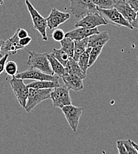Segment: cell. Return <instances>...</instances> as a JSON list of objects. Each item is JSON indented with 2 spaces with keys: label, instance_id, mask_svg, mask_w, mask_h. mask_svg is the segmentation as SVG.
Here are the masks:
<instances>
[{
  "label": "cell",
  "instance_id": "obj_1",
  "mask_svg": "<svg viewBox=\"0 0 138 154\" xmlns=\"http://www.w3.org/2000/svg\"><path fill=\"white\" fill-rule=\"evenodd\" d=\"M27 52L29 54L28 59L26 62L27 65L32 68L38 69L45 74L54 75L47 57L48 54H40L28 50H27Z\"/></svg>",
  "mask_w": 138,
  "mask_h": 154
},
{
  "label": "cell",
  "instance_id": "obj_2",
  "mask_svg": "<svg viewBox=\"0 0 138 154\" xmlns=\"http://www.w3.org/2000/svg\"><path fill=\"white\" fill-rule=\"evenodd\" d=\"M53 89H37L29 88V94L24 110L27 113L31 111L42 101L50 98Z\"/></svg>",
  "mask_w": 138,
  "mask_h": 154
},
{
  "label": "cell",
  "instance_id": "obj_3",
  "mask_svg": "<svg viewBox=\"0 0 138 154\" xmlns=\"http://www.w3.org/2000/svg\"><path fill=\"white\" fill-rule=\"evenodd\" d=\"M70 10L76 19L89 13L98 12L92 0H70Z\"/></svg>",
  "mask_w": 138,
  "mask_h": 154
},
{
  "label": "cell",
  "instance_id": "obj_4",
  "mask_svg": "<svg viewBox=\"0 0 138 154\" xmlns=\"http://www.w3.org/2000/svg\"><path fill=\"white\" fill-rule=\"evenodd\" d=\"M97 8L99 14L104 19L108 24H111L116 26H123L129 29H133L132 24L124 18V17L118 12L116 8L101 9Z\"/></svg>",
  "mask_w": 138,
  "mask_h": 154
},
{
  "label": "cell",
  "instance_id": "obj_5",
  "mask_svg": "<svg viewBox=\"0 0 138 154\" xmlns=\"http://www.w3.org/2000/svg\"><path fill=\"white\" fill-rule=\"evenodd\" d=\"M25 4L30 15L34 24V27L37 31H38L42 36V40L44 41H47L48 38L47 34V29L48 27L47 20L40 15V14L35 8L29 0H26Z\"/></svg>",
  "mask_w": 138,
  "mask_h": 154
},
{
  "label": "cell",
  "instance_id": "obj_6",
  "mask_svg": "<svg viewBox=\"0 0 138 154\" xmlns=\"http://www.w3.org/2000/svg\"><path fill=\"white\" fill-rule=\"evenodd\" d=\"M69 91L70 89L64 85L53 88L50 97L53 106L62 109L65 106L72 104Z\"/></svg>",
  "mask_w": 138,
  "mask_h": 154
},
{
  "label": "cell",
  "instance_id": "obj_7",
  "mask_svg": "<svg viewBox=\"0 0 138 154\" xmlns=\"http://www.w3.org/2000/svg\"><path fill=\"white\" fill-rule=\"evenodd\" d=\"M9 83L20 106L24 108L29 94V88L27 85L24 83L23 79L16 77H12Z\"/></svg>",
  "mask_w": 138,
  "mask_h": 154
},
{
  "label": "cell",
  "instance_id": "obj_8",
  "mask_svg": "<svg viewBox=\"0 0 138 154\" xmlns=\"http://www.w3.org/2000/svg\"><path fill=\"white\" fill-rule=\"evenodd\" d=\"M61 109L70 128L74 132H76L78 130L80 118L83 112V109L70 104L64 106Z\"/></svg>",
  "mask_w": 138,
  "mask_h": 154
},
{
  "label": "cell",
  "instance_id": "obj_9",
  "mask_svg": "<svg viewBox=\"0 0 138 154\" xmlns=\"http://www.w3.org/2000/svg\"><path fill=\"white\" fill-rule=\"evenodd\" d=\"M108 23L98 13L88 14L82 17L80 20L75 24L76 27L94 29L100 26L107 25Z\"/></svg>",
  "mask_w": 138,
  "mask_h": 154
},
{
  "label": "cell",
  "instance_id": "obj_10",
  "mask_svg": "<svg viewBox=\"0 0 138 154\" xmlns=\"http://www.w3.org/2000/svg\"><path fill=\"white\" fill-rule=\"evenodd\" d=\"M14 77L22 79H33L35 81L47 80L59 81V77L56 75H48L40 71L38 69L32 68L24 72L18 73Z\"/></svg>",
  "mask_w": 138,
  "mask_h": 154
},
{
  "label": "cell",
  "instance_id": "obj_11",
  "mask_svg": "<svg viewBox=\"0 0 138 154\" xmlns=\"http://www.w3.org/2000/svg\"><path fill=\"white\" fill-rule=\"evenodd\" d=\"M70 14L59 11L56 8L51 10L49 16L46 19L47 26L50 30L57 29L59 25L70 19Z\"/></svg>",
  "mask_w": 138,
  "mask_h": 154
},
{
  "label": "cell",
  "instance_id": "obj_12",
  "mask_svg": "<svg viewBox=\"0 0 138 154\" xmlns=\"http://www.w3.org/2000/svg\"><path fill=\"white\" fill-rule=\"evenodd\" d=\"M19 39L18 36V31L16 30L13 36L4 41L2 46L1 51L5 54L9 55H15L18 53V51L24 49L19 43Z\"/></svg>",
  "mask_w": 138,
  "mask_h": 154
},
{
  "label": "cell",
  "instance_id": "obj_13",
  "mask_svg": "<svg viewBox=\"0 0 138 154\" xmlns=\"http://www.w3.org/2000/svg\"><path fill=\"white\" fill-rule=\"evenodd\" d=\"M99 31L97 27L94 29H86L84 27H77L66 33V37L69 38L73 40H80L88 38L89 36L99 33Z\"/></svg>",
  "mask_w": 138,
  "mask_h": 154
},
{
  "label": "cell",
  "instance_id": "obj_14",
  "mask_svg": "<svg viewBox=\"0 0 138 154\" xmlns=\"http://www.w3.org/2000/svg\"><path fill=\"white\" fill-rule=\"evenodd\" d=\"M66 85L69 89L76 92H79L83 88V79L72 74H65L61 77Z\"/></svg>",
  "mask_w": 138,
  "mask_h": 154
},
{
  "label": "cell",
  "instance_id": "obj_15",
  "mask_svg": "<svg viewBox=\"0 0 138 154\" xmlns=\"http://www.w3.org/2000/svg\"><path fill=\"white\" fill-rule=\"evenodd\" d=\"M114 8L130 24L135 19L136 12L126 1L122 0L117 1Z\"/></svg>",
  "mask_w": 138,
  "mask_h": 154
},
{
  "label": "cell",
  "instance_id": "obj_16",
  "mask_svg": "<svg viewBox=\"0 0 138 154\" xmlns=\"http://www.w3.org/2000/svg\"><path fill=\"white\" fill-rule=\"evenodd\" d=\"M110 35L107 32H99L88 37V48L104 46L110 40Z\"/></svg>",
  "mask_w": 138,
  "mask_h": 154
},
{
  "label": "cell",
  "instance_id": "obj_17",
  "mask_svg": "<svg viewBox=\"0 0 138 154\" xmlns=\"http://www.w3.org/2000/svg\"><path fill=\"white\" fill-rule=\"evenodd\" d=\"M65 68L66 71V74H74L81 78L83 79L86 78V74L81 69L78 62L76 61L73 58H69Z\"/></svg>",
  "mask_w": 138,
  "mask_h": 154
},
{
  "label": "cell",
  "instance_id": "obj_18",
  "mask_svg": "<svg viewBox=\"0 0 138 154\" xmlns=\"http://www.w3.org/2000/svg\"><path fill=\"white\" fill-rule=\"evenodd\" d=\"M59 81H35L32 82H30L27 84L28 88H37V89H53L54 88L59 87Z\"/></svg>",
  "mask_w": 138,
  "mask_h": 154
},
{
  "label": "cell",
  "instance_id": "obj_19",
  "mask_svg": "<svg viewBox=\"0 0 138 154\" xmlns=\"http://www.w3.org/2000/svg\"><path fill=\"white\" fill-rule=\"evenodd\" d=\"M47 57L50 61V63L53 71L54 75H56L59 78L64 75L66 73L65 66H64L59 61L51 54H47Z\"/></svg>",
  "mask_w": 138,
  "mask_h": 154
},
{
  "label": "cell",
  "instance_id": "obj_20",
  "mask_svg": "<svg viewBox=\"0 0 138 154\" xmlns=\"http://www.w3.org/2000/svg\"><path fill=\"white\" fill-rule=\"evenodd\" d=\"M75 49H74V55L73 58L78 62L80 56L83 54L86 49L88 48V38L80 40H75Z\"/></svg>",
  "mask_w": 138,
  "mask_h": 154
},
{
  "label": "cell",
  "instance_id": "obj_21",
  "mask_svg": "<svg viewBox=\"0 0 138 154\" xmlns=\"http://www.w3.org/2000/svg\"><path fill=\"white\" fill-rule=\"evenodd\" d=\"M61 49L64 50L69 56L70 58H73L74 55L75 42L69 38L66 37L60 42Z\"/></svg>",
  "mask_w": 138,
  "mask_h": 154
},
{
  "label": "cell",
  "instance_id": "obj_22",
  "mask_svg": "<svg viewBox=\"0 0 138 154\" xmlns=\"http://www.w3.org/2000/svg\"><path fill=\"white\" fill-rule=\"evenodd\" d=\"M91 48H88L82 54V55L80 56L79 59L78 60V65L81 68V69L86 74L88 69L89 68L88 65H89V54L91 51Z\"/></svg>",
  "mask_w": 138,
  "mask_h": 154
},
{
  "label": "cell",
  "instance_id": "obj_23",
  "mask_svg": "<svg viewBox=\"0 0 138 154\" xmlns=\"http://www.w3.org/2000/svg\"><path fill=\"white\" fill-rule=\"evenodd\" d=\"M51 54L56 58L64 66H66V63L70 58L68 54L61 48L59 49L55 48L53 49V51Z\"/></svg>",
  "mask_w": 138,
  "mask_h": 154
},
{
  "label": "cell",
  "instance_id": "obj_24",
  "mask_svg": "<svg viewBox=\"0 0 138 154\" xmlns=\"http://www.w3.org/2000/svg\"><path fill=\"white\" fill-rule=\"evenodd\" d=\"M104 46H99L91 48L90 54H89V65L88 67L92 66L94 63L97 61V59L101 54V52L103 49Z\"/></svg>",
  "mask_w": 138,
  "mask_h": 154
},
{
  "label": "cell",
  "instance_id": "obj_25",
  "mask_svg": "<svg viewBox=\"0 0 138 154\" xmlns=\"http://www.w3.org/2000/svg\"><path fill=\"white\" fill-rule=\"evenodd\" d=\"M92 2L99 8L110 9L114 8L116 0H92Z\"/></svg>",
  "mask_w": 138,
  "mask_h": 154
},
{
  "label": "cell",
  "instance_id": "obj_26",
  "mask_svg": "<svg viewBox=\"0 0 138 154\" xmlns=\"http://www.w3.org/2000/svg\"><path fill=\"white\" fill-rule=\"evenodd\" d=\"M5 72L8 75L14 77L18 72V66L17 63L13 60H10L6 62L5 65Z\"/></svg>",
  "mask_w": 138,
  "mask_h": 154
},
{
  "label": "cell",
  "instance_id": "obj_27",
  "mask_svg": "<svg viewBox=\"0 0 138 154\" xmlns=\"http://www.w3.org/2000/svg\"><path fill=\"white\" fill-rule=\"evenodd\" d=\"M66 38V33L60 29H56L52 33V38L56 42H60Z\"/></svg>",
  "mask_w": 138,
  "mask_h": 154
},
{
  "label": "cell",
  "instance_id": "obj_28",
  "mask_svg": "<svg viewBox=\"0 0 138 154\" xmlns=\"http://www.w3.org/2000/svg\"><path fill=\"white\" fill-rule=\"evenodd\" d=\"M123 144L126 148L127 154H138V152L135 149V147L133 146L132 143V140L130 139H127L125 140H123Z\"/></svg>",
  "mask_w": 138,
  "mask_h": 154
},
{
  "label": "cell",
  "instance_id": "obj_29",
  "mask_svg": "<svg viewBox=\"0 0 138 154\" xmlns=\"http://www.w3.org/2000/svg\"><path fill=\"white\" fill-rule=\"evenodd\" d=\"M9 54H5L3 57L0 58V75L4 71L5 65L7 59L9 58Z\"/></svg>",
  "mask_w": 138,
  "mask_h": 154
},
{
  "label": "cell",
  "instance_id": "obj_30",
  "mask_svg": "<svg viewBox=\"0 0 138 154\" xmlns=\"http://www.w3.org/2000/svg\"><path fill=\"white\" fill-rule=\"evenodd\" d=\"M117 146L118 149V153L120 154H127L126 148L123 144V140H118L117 142Z\"/></svg>",
  "mask_w": 138,
  "mask_h": 154
},
{
  "label": "cell",
  "instance_id": "obj_31",
  "mask_svg": "<svg viewBox=\"0 0 138 154\" xmlns=\"http://www.w3.org/2000/svg\"><path fill=\"white\" fill-rule=\"evenodd\" d=\"M32 38L29 36H27L24 38H20L19 39V43L20 45L24 48H25L26 46H27L32 41Z\"/></svg>",
  "mask_w": 138,
  "mask_h": 154
},
{
  "label": "cell",
  "instance_id": "obj_32",
  "mask_svg": "<svg viewBox=\"0 0 138 154\" xmlns=\"http://www.w3.org/2000/svg\"><path fill=\"white\" fill-rule=\"evenodd\" d=\"M126 2L136 12L138 11V0H126Z\"/></svg>",
  "mask_w": 138,
  "mask_h": 154
},
{
  "label": "cell",
  "instance_id": "obj_33",
  "mask_svg": "<svg viewBox=\"0 0 138 154\" xmlns=\"http://www.w3.org/2000/svg\"><path fill=\"white\" fill-rule=\"evenodd\" d=\"M18 36L19 38H24L29 36V34L26 30L24 29H18Z\"/></svg>",
  "mask_w": 138,
  "mask_h": 154
},
{
  "label": "cell",
  "instance_id": "obj_34",
  "mask_svg": "<svg viewBox=\"0 0 138 154\" xmlns=\"http://www.w3.org/2000/svg\"><path fill=\"white\" fill-rule=\"evenodd\" d=\"M131 24L133 28L138 29V11H136V15L135 19L132 22Z\"/></svg>",
  "mask_w": 138,
  "mask_h": 154
},
{
  "label": "cell",
  "instance_id": "obj_35",
  "mask_svg": "<svg viewBox=\"0 0 138 154\" xmlns=\"http://www.w3.org/2000/svg\"><path fill=\"white\" fill-rule=\"evenodd\" d=\"M132 143L133 146L135 147V149L136 150V151L138 152V144L136 143L135 142H133V141H132Z\"/></svg>",
  "mask_w": 138,
  "mask_h": 154
},
{
  "label": "cell",
  "instance_id": "obj_36",
  "mask_svg": "<svg viewBox=\"0 0 138 154\" xmlns=\"http://www.w3.org/2000/svg\"><path fill=\"white\" fill-rule=\"evenodd\" d=\"M4 40H0V58H1V57H2V56L1 55V51L2 46V45H3V43H4Z\"/></svg>",
  "mask_w": 138,
  "mask_h": 154
},
{
  "label": "cell",
  "instance_id": "obj_37",
  "mask_svg": "<svg viewBox=\"0 0 138 154\" xmlns=\"http://www.w3.org/2000/svg\"><path fill=\"white\" fill-rule=\"evenodd\" d=\"M4 3V0H0V5H3Z\"/></svg>",
  "mask_w": 138,
  "mask_h": 154
},
{
  "label": "cell",
  "instance_id": "obj_38",
  "mask_svg": "<svg viewBox=\"0 0 138 154\" xmlns=\"http://www.w3.org/2000/svg\"><path fill=\"white\" fill-rule=\"evenodd\" d=\"M122 1H126V0H122Z\"/></svg>",
  "mask_w": 138,
  "mask_h": 154
},
{
  "label": "cell",
  "instance_id": "obj_39",
  "mask_svg": "<svg viewBox=\"0 0 138 154\" xmlns=\"http://www.w3.org/2000/svg\"><path fill=\"white\" fill-rule=\"evenodd\" d=\"M137 82H138V80H137Z\"/></svg>",
  "mask_w": 138,
  "mask_h": 154
},
{
  "label": "cell",
  "instance_id": "obj_40",
  "mask_svg": "<svg viewBox=\"0 0 138 154\" xmlns=\"http://www.w3.org/2000/svg\"><path fill=\"white\" fill-rule=\"evenodd\" d=\"M137 59H138V57H137Z\"/></svg>",
  "mask_w": 138,
  "mask_h": 154
}]
</instances>
